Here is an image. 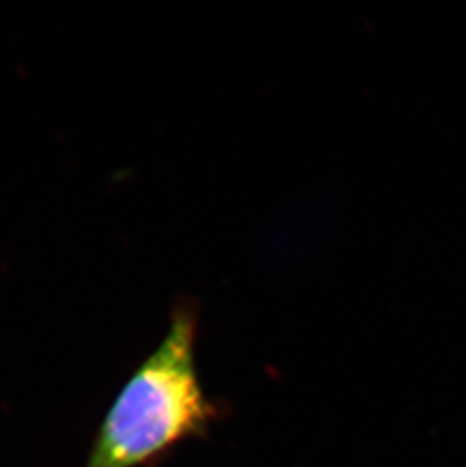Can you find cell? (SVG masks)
Here are the masks:
<instances>
[{
    "label": "cell",
    "mask_w": 466,
    "mask_h": 467,
    "mask_svg": "<svg viewBox=\"0 0 466 467\" xmlns=\"http://www.w3.org/2000/svg\"><path fill=\"white\" fill-rule=\"evenodd\" d=\"M196 312L182 306L163 342L133 370L97 428L85 467H143L216 418L196 365Z\"/></svg>",
    "instance_id": "6da1fadb"
}]
</instances>
